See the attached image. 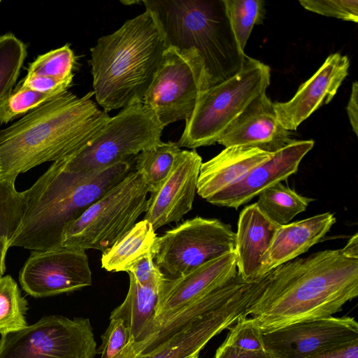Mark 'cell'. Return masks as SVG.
Masks as SVG:
<instances>
[{
  "label": "cell",
  "mask_w": 358,
  "mask_h": 358,
  "mask_svg": "<svg viewBox=\"0 0 358 358\" xmlns=\"http://www.w3.org/2000/svg\"><path fill=\"white\" fill-rule=\"evenodd\" d=\"M358 295V258L342 249L296 258L270 271L265 289L249 309L263 333L332 316Z\"/></svg>",
  "instance_id": "obj_1"
},
{
  "label": "cell",
  "mask_w": 358,
  "mask_h": 358,
  "mask_svg": "<svg viewBox=\"0 0 358 358\" xmlns=\"http://www.w3.org/2000/svg\"><path fill=\"white\" fill-rule=\"evenodd\" d=\"M66 91L0 130V180L17 177L84 147L110 118L92 100Z\"/></svg>",
  "instance_id": "obj_2"
},
{
  "label": "cell",
  "mask_w": 358,
  "mask_h": 358,
  "mask_svg": "<svg viewBox=\"0 0 358 358\" xmlns=\"http://www.w3.org/2000/svg\"><path fill=\"white\" fill-rule=\"evenodd\" d=\"M131 171L127 159L90 173L67 171L63 158L23 191L25 208L8 248L36 251L62 248L64 230Z\"/></svg>",
  "instance_id": "obj_3"
},
{
  "label": "cell",
  "mask_w": 358,
  "mask_h": 358,
  "mask_svg": "<svg viewBox=\"0 0 358 358\" xmlns=\"http://www.w3.org/2000/svg\"><path fill=\"white\" fill-rule=\"evenodd\" d=\"M150 13L127 20L90 49L93 92L106 113L143 102L166 49Z\"/></svg>",
  "instance_id": "obj_4"
},
{
  "label": "cell",
  "mask_w": 358,
  "mask_h": 358,
  "mask_svg": "<svg viewBox=\"0 0 358 358\" xmlns=\"http://www.w3.org/2000/svg\"><path fill=\"white\" fill-rule=\"evenodd\" d=\"M166 48L196 50L209 86L238 73L248 55L237 44L223 0H146Z\"/></svg>",
  "instance_id": "obj_5"
},
{
  "label": "cell",
  "mask_w": 358,
  "mask_h": 358,
  "mask_svg": "<svg viewBox=\"0 0 358 358\" xmlns=\"http://www.w3.org/2000/svg\"><path fill=\"white\" fill-rule=\"evenodd\" d=\"M270 80V67L247 56L238 73L201 94L177 145L195 149L217 143L252 101L266 92Z\"/></svg>",
  "instance_id": "obj_6"
},
{
  "label": "cell",
  "mask_w": 358,
  "mask_h": 358,
  "mask_svg": "<svg viewBox=\"0 0 358 358\" xmlns=\"http://www.w3.org/2000/svg\"><path fill=\"white\" fill-rule=\"evenodd\" d=\"M148 192L142 176L130 171L64 230L62 247L106 252L145 211Z\"/></svg>",
  "instance_id": "obj_7"
},
{
  "label": "cell",
  "mask_w": 358,
  "mask_h": 358,
  "mask_svg": "<svg viewBox=\"0 0 358 358\" xmlns=\"http://www.w3.org/2000/svg\"><path fill=\"white\" fill-rule=\"evenodd\" d=\"M165 127L142 103L122 108L84 147L63 158L65 169L90 173L160 144Z\"/></svg>",
  "instance_id": "obj_8"
},
{
  "label": "cell",
  "mask_w": 358,
  "mask_h": 358,
  "mask_svg": "<svg viewBox=\"0 0 358 358\" xmlns=\"http://www.w3.org/2000/svg\"><path fill=\"white\" fill-rule=\"evenodd\" d=\"M236 233L217 219H189L156 238L155 264L169 278L182 276L201 265L235 251Z\"/></svg>",
  "instance_id": "obj_9"
},
{
  "label": "cell",
  "mask_w": 358,
  "mask_h": 358,
  "mask_svg": "<svg viewBox=\"0 0 358 358\" xmlns=\"http://www.w3.org/2000/svg\"><path fill=\"white\" fill-rule=\"evenodd\" d=\"M209 87L203 60L196 50L167 48L143 103L166 127L187 120L199 96Z\"/></svg>",
  "instance_id": "obj_10"
},
{
  "label": "cell",
  "mask_w": 358,
  "mask_h": 358,
  "mask_svg": "<svg viewBox=\"0 0 358 358\" xmlns=\"http://www.w3.org/2000/svg\"><path fill=\"white\" fill-rule=\"evenodd\" d=\"M90 320L50 315L0 339V358H94Z\"/></svg>",
  "instance_id": "obj_11"
},
{
  "label": "cell",
  "mask_w": 358,
  "mask_h": 358,
  "mask_svg": "<svg viewBox=\"0 0 358 358\" xmlns=\"http://www.w3.org/2000/svg\"><path fill=\"white\" fill-rule=\"evenodd\" d=\"M268 274L248 281L227 301L177 331L153 351L137 358H187L199 354L215 336L248 316L249 309L268 284Z\"/></svg>",
  "instance_id": "obj_12"
},
{
  "label": "cell",
  "mask_w": 358,
  "mask_h": 358,
  "mask_svg": "<svg viewBox=\"0 0 358 358\" xmlns=\"http://www.w3.org/2000/svg\"><path fill=\"white\" fill-rule=\"evenodd\" d=\"M19 281L28 294L46 297L90 286L92 277L85 250L62 247L32 251Z\"/></svg>",
  "instance_id": "obj_13"
},
{
  "label": "cell",
  "mask_w": 358,
  "mask_h": 358,
  "mask_svg": "<svg viewBox=\"0 0 358 358\" xmlns=\"http://www.w3.org/2000/svg\"><path fill=\"white\" fill-rule=\"evenodd\" d=\"M273 358H305L358 340V324L351 317H328L292 324L263 333Z\"/></svg>",
  "instance_id": "obj_14"
},
{
  "label": "cell",
  "mask_w": 358,
  "mask_h": 358,
  "mask_svg": "<svg viewBox=\"0 0 358 358\" xmlns=\"http://www.w3.org/2000/svg\"><path fill=\"white\" fill-rule=\"evenodd\" d=\"M237 273L236 257L234 252L209 261L182 276H166L159 288L152 323L136 343L141 341L169 315L220 287Z\"/></svg>",
  "instance_id": "obj_15"
},
{
  "label": "cell",
  "mask_w": 358,
  "mask_h": 358,
  "mask_svg": "<svg viewBox=\"0 0 358 358\" xmlns=\"http://www.w3.org/2000/svg\"><path fill=\"white\" fill-rule=\"evenodd\" d=\"M201 164L202 159L195 149L180 150L178 153L169 176L147 200L143 220L149 222L155 231L180 221L192 210Z\"/></svg>",
  "instance_id": "obj_16"
},
{
  "label": "cell",
  "mask_w": 358,
  "mask_h": 358,
  "mask_svg": "<svg viewBox=\"0 0 358 358\" xmlns=\"http://www.w3.org/2000/svg\"><path fill=\"white\" fill-rule=\"evenodd\" d=\"M314 141L294 140L275 152L272 157L250 170L241 180L208 198L213 205L238 209L263 190L294 174Z\"/></svg>",
  "instance_id": "obj_17"
},
{
  "label": "cell",
  "mask_w": 358,
  "mask_h": 358,
  "mask_svg": "<svg viewBox=\"0 0 358 358\" xmlns=\"http://www.w3.org/2000/svg\"><path fill=\"white\" fill-rule=\"evenodd\" d=\"M350 61L338 52L327 57L319 69L299 87L286 102L273 103L280 123L288 131L298 127L322 106L334 97L348 75Z\"/></svg>",
  "instance_id": "obj_18"
},
{
  "label": "cell",
  "mask_w": 358,
  "mask_h": 358,
  "mask_svg": "<svg viewBox=\"0 0 358 358\" xmlns=\"http://www.w3.org/2000/svg\"><path fill=\"white\" fill-rule=\"evenodd\" d=\"M275 114L273 102L266 92L245 109L223 132L217 143L229 146H245L275 153L294 141Z\"/></svg>",
  "instance_id": "obj_19"
},
{
  "label": "cell",
  "mask_w": 358,
  "mask_h": 358,
  "mask_svg": "<svg viewBox=\"0 0 358 358\" xmlns=\"http://www.w3.org/2000/svg\"><path fill=\"white\" fill-rule=\"evenodd\" d=\"M279 227L259 209L256 203L242 210L234 252L237 271L243 280H252L264 275L263 261Z\"/></svg>",
  "instance_id": "obj_20"
},
{
  "label": "cell",
  "mask_w": 358,
  "mask_h": 358,
  "mask_svg": "<svg viewBox=\"0 0 358 358\" xmlns=\"http://www.w3.org/2000/svg\"><path fill=\"white\" fill-rule=\"evenodd\" d=\"M248 281L243 280L237 273L220 287L169 315L141 341L134 343V358L153 351L177 331L227 301Z\"/></svg>",
  "instance_id": "obj_21"
},
{
  "label": "cell",
  "mask_w": 358,
  "mask_h": 358,
  "mask_svg": "<svg viewBox=\"0 0 358 358\" xmlns=\"http://www.w3.org/2000/svg\"><path fill=\"white\" fill-rule=\"evenodd\" d=\"M273 154L245 146L226 147L217 155L202 163L196 193L207 200L236 183L253 168L270 159Z\"/></svg>",
  "instance_id": "obj_22"
},
{
  "label": "cell",
  "mask_w": 358,
  "mask_h": 358,
  "mask_svg": "<svg viewBox=\"0 0 358 358\" xmlns=\"http://www.w3.org/2000/svg\"><path fill=\"white\" fill-rule=\"evenodd\" d=\"M335 222L334 214L327 212L280 226L265 255L263 275L306 252L321 241Z\"/></svg>",
  "instance_id": "obj_23"
},
{
  "label": "cell",
  "mask_w": 358,
  "mask_h": 358,
  "mask_svg": "<svg viewBox=\"0 0 358 358\" xmlns=\"http://www.w3.org/2000/svg\"><path fill=\"white\" fill-rule=\"evenodd\" d=\"M129 286L126 297L112 311L110 319L122 320L136 343L141 338L155 317L159 287L143 285L131 275L129 274Z\"/></svg>",
  "instance_id": "obj_24"
},
{
  "label": "cell",
  "mask_w": 358,
  "mask_h": 358,
  "mask_svg": "<svg viewBox=\"0 0 358 358\" xmlns=\"http://www.w3.org/2000/svg\"><path fill=\"white\" fill-rule=\"evenodd\" d=\"M157 235L152 224L143 220L102 253L101 267L110 272L125 271L136 259L152 250Z\"/></svg>",
  "instance_id": "obj_25"
},
{
  "label": "cell",
  "mask_w": 358,
  "mask_h": 358,
  "mask_svg": "<svg viewBox=\"0 0 358 358\" xmlns=\"http://www.w3.org/2000/svg\"><path fill=\"white\" fill-rule=\"evenodd\" d=\"M257 196L259 209L279 226L289 224L313 201V199L299 194L282 182L265 189Z\"/></svg>",
  "instance_id": "obj_26"
},
{
  "label": "cell",
  "mask_w": 358,
  "mask_h": 358,
  "mask_svg": "<svg viewBox=\"0 0 358 358\" xmlns=\"http://www.w3.org/2000/svg\"><path fill=\"white\" fill-rule=\"evenodd\" d=\"M180 148L175 142H162L137 155L136 171L143 177L148 192L154 193L169 176Z\"/></svg>",
  "instance_id": "obj_27"
},
{
  "label": "cell",
  "mask_w": 358,
  "mask_h": 358,
  "mask_svg": "<svg viewBox=\"0 0 358 358\" xmlns=\"http://www.w3.org/2000/svg\"><path fill=\"white\" fill-rule=\"evenodd\" d=\"M227 15L240 49L245 52L255 25L263 23L266 10L262 0H223Z\"/></svg>",
  "instance_id": "obj_28"
},
{
  "label": "cell",
  "mask_w": 358,
  "mask_h": 358,
  "mask_svg": "<svg viewBox=\"0 0 358 358\" xmlns=\"http://www.w3.org/2000/svg\"><path fill=\"white\" fill-rule=\"evenodd\" d=\"M28 303L15 280L9 275L0 277V334L18 331L27 324Z\"/></svg>",
  "instance_id": "obj_29"
},
{
  "label": "cell",
  "mask_w": 358,
  "mask_h": 358,
  "mask_svg": "<svg viewBox=\"0 0 358 358\" xmlns=\"http://www.w3.org/2000/svg\"><path fill=\"white\" fill-rule=\"evenodd\" d=\"M27 55V45L13 34L0 36V101L13 92Z\"/></svg>",
  "instance_id": "obj_30"
},
{
  "label": "cell",
  "mask_w": 358,
  "mask_h": 358,
  "mask_svg": "<svg viewBox=\"0 0 358 358\" xmlns=\"http://www.w3.org/2000/svg\"><path fill=\"white\" fill-rule=\"evenodd\" d=\"M15 181L0 180V239L8 242L20 225L25 208L22 192Z\"/></svg>",
  "instance_id": "obj_31"
},
{
  "label": "cell",
  "mask_w": 358,
  "mask_h": 358,
  "mask_svg": "<svg viewBox=\"0 0 358 358\" xmlns=\"http://www.w3.org/2000/svg\"><path fill=\"white\" fill-rule=\"evenodd\" d=\"M76 57L69 44L38 55L29 64L27 76L64 79L73 76Z\"/></svg>",
  "instance_id": "obj_32"
},
{
  "label": "cell",
  "mask_w": 358,
  "mask_h": 358,
  "mask_svg": "<svg viewBox=\"0 0 358 358\" xmlns=\"http://www.w3.org/2000/svg\"><path fill=\"white\" fill-rule=\"evenodd\" d=\"M61 94L41 93L17 85L6 98L0 101V124H7Z\"/></svg>",
  "instance_id": "obj_33"
},
{
  "label": "cell",
  "mask_w": 358,
  "mask_h": 358,
  "mask_svg": "<svg viewBox=\"0 0 358 358\" xmlns=\"http://www.w3.org/2000/svg\"><path fill=\"white\" fill-rule=\"evenodd\" d=\"M134 343L124 322L120 319H110L97 352L101 355V358H134Z\"/></svg>",
  "instance_id": "obj_34"
},
{
  "label": "cell",
  "mask_w": 358,
  "mask_h": 358,
  "mask_svg": "<svg viewBox=\"0 0 358 358\" xmlns=\"http://www.w3.org/2000/svg\"><path fill=\"white\" fill-rule=\"evenodd\" d=\"M222 344L248 351H264L263 332L252 317H243L236 321Z\"/></svg>",
  "instance_id": "obj_35"
},
{
  "label": "cell",
  "mask_w": 358,
  "mask_h": 358,
  "mask_svg": "<svg viewBox=\"0 0 358 358\" xmlns=\"http://www.w3.org/2000/svg\"><path fill=\"white\" fill-rule=\"evenodd\" d=\"M299 2L304 8L311 12L358 22L357 0H300Z\"/></svg>",
  "instance_id": "obj_36"
},
{
  "label": "cell",
  "mask_w": 358,
  "mask_h": 358,
  "mask_svg": "<svg viewBox=\"0 0 358 358\" xmlns=\"http://www.w3.org/2000/svg\"><path fill=\"white\" fill-rule=\"evenodd\" d=\"M126 272L143 285L159 287L166 277L155 263L152 250L134 262Z\"/></svg>",
  "instance_id": "obj_37"
},
{
  "label": "cell",
  "mask_w": 358,
  "mask_h": 358,
  "mask_svg": "<svg viewBox=\"0 0 358 358\" xmlns=\"http://www.w3.org/2000/svg\"><path fill=\"white\" fill-rule=\"evenodd\" d=\"M73 76L64 79L49 76H25L19 83L22 88L41 93H64L71 87Z\"/></svg>",
  "instance_id": "obj_38"
},
{
  "label": "cell",
  "mask_w": 358,
  "mask_h": 358,
  "mask_svg": "<svg viewBox=\"0 0 358 358\" xmlns=\"http://www.w3.org/2000/svg\"><path fill=\"white\" fill-rule=\"evenodd\" d=\"M305 358H358V340L334 347Z\"/></svg>",
  "instance_id": "obj_39"
},
{
  "label": "cell",
  "mask_w": 358,
  "mask_h": 358,
  "mask_svg": "<svg viewBox=\"0 0 358 358\" xmlns=\"http://www.w3.org/2000/svg\"><path fill=\"white\" fill-rule=\"evenodd\" d=\"M215 358H273V357L266 350L248 351L222 344L217 349Z\"/></svg>",
  "instance_id": "obj_40"
},
{
  "label": "cell",
  "mask_w": 358,
  "mask_h": 358,
  "mask_svg": "<svg viewBox=\"0 0 358 358\" xmlns=\"http://www.w3.org/2000/svg\"><path fill=\"white\" fill-rule=\"evenodd\" d=\"M346 111L352 127L356 136L358 134V83L355 81L352 85L351 93L347 103Z\"/></svg>",
  "instance_id": "obj_41"
},
{
  "label": "cell",
  "mask_w": 358,
  "mask_h": 358,
  "mask_svg": "<svg viewBox=\"0 0 358 358\" xmlns=\"http://www.w3.org/2000/svg\"><path fill=\"white\" fill-rule=\"evenodd\" d=\"M345 253L351 257L358 258V235L356 233L348 241L346 245L343 248Z\"/></svg>",
  "instance_id": "obj_42"
},
{
  "label": "cell",
  "mask_w": 358,
  "mask_h": 358,
  "mask_svg": "<svg viewBox=\"0 0 358 358\" xmlns=\"http://www.w3.org/2000/svg\"><path fill=\"white\" fill-rule=\"evenodd\" d=\"M8 248V241L0 239V277L3 276L6 271V257Z\"/></svg>",
  "instance_id": "obj_43"
},
{
  "label": "cell",
  "mask_w": 358,
  "mask_h": 358,
  "mask_svg": "<svg viewBox=\"0 0 358 358\" xmlns=\"http://www.w3.org/2000/svg\"><path fill=\"white\" fill-rule=\"evenodd\" d=\"M187 358H199V354L194 355L187 357Z\"/></svg>",
  "instance_id": "obj_44"
},
{
  "label": "cell",
  "mask_w": 358,
  "mask_h": 358,
  "mask_svg": "<svg viewBox=\"0 0 358 358\" xmlns=\"http://www.w3.org/2000/svg\"><path fill=\"white\" fill-rule=\"evenodd\" d=\"M0 3H1V0H0Z\"/></svg>",
  "instance_id": "obj_45"
}]
</instances>
